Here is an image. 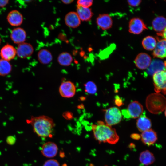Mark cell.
I'll return each instance as SVG.
<instances>
[{"label":"cell","mask_w":166,"mask_h":166,"mask_svg":"<svg viewBox=\"0 0 166 166\" xmlns=\"http://www.w3.org/2000/svg\"><path fill=\"white\" fill-rule=\"evenodd\" d=\"M160 36L163 37L164 38V39L166 40V27L161 34Z\"/></svg>","instance_id":"8d00e7d4"},{"label":"cell","mask_w":166,"mask_h":166,"mask_svg":"<svg viewBox=\"0 0 166 166\" xmlns=\"http://www.w3.org/2000/svg\"><path fill=\"white\" fill-rule=\"evenodd\" d=\"M59 91L62 97L65 98H70L75 95L76 87L73 82L66 81L61 83L59 87Z\"/></svg>","instance_id":"52a82bcc"},{"label":"cell","mask_w":166,"mask_h":166,"mask_svg":"<svg viewBox=\"0 0 166 166\" xmlns=\"http://www.w3.org/2000/svg\"><path fill=\"white\" fill-rule=\"evenodd\" d=\"M27 37L25 30L21 27H16L11 31L10 38L15 44L18 45L24 42Z\"/></svg>","instance_id":"4fadbf2b"},{"label":"cell","mask_w":166,"mask_h":166,"mask_svg":"<svg viewBox=\"0 0 166 166\" xmlns=\"http://www.w3.org/2000/svg\"><path fill=\"white\" fill-rule=\"evenodd\" d=\"M163 70H166V61L163 62L160 59H154L151 61L146 73L148 75H153L155 73Z\"/></svg>","instance_id":"7c38bea8"},{"label":"cell","mask_w":166,"mask_h":166,"mask_svg":"<svg viewBox=\"0 0 166 166\" xmlns=\"http://www.w3.org/2000/svg\"><path fill=\"white\" fill-rule=\"evenodd\" d=\"M12 69V66L9 61L0 59V76H5L9 74Z\"/></svg>","instance_id":"4316f807"},{"label":"cell","mask_w":166,"mask_h":166,"mask_svg":"<svg viewBox=\"0 0 166 166\" xmlns=\"http://www.w3.org/2000/svg\"><path fill=\"white\" fill-rule=\"evenodd\" d=\"M105 120L106 124L111 126L119 123L122 119L120 110L116 107H111L105 111Z\"/></svg>","instance_id":"277c9868"},{"label":"cell","mask_w":166,"mask_h":166,"mask_svg":"<svg viewBox=\"0 0 166 166\" xmlns=\"http://www.w3.org/2000/svg\"><path fill=\"white\" fill-rule=\"evenodd\" d=\"M58 151V147L55 143L48 141L43 144L42 147L41 152L45 157L53 158L56 155Z\"/></svg>","instance_id":"8fae6325"},{"label":"cell","mask_w":166,"mask_h":166,"mask_svg":"<svg viewBox=\"0 0 166 166\" xmlns=\"http://www.w3.org/2000/svg\"><path fill=\"white\" fill-rule=\"evenodd\" d=\"M165 116L166 117V107L165 109Z\"/></svg>","instance_id":"74e56055"},{"label":"cell","mask_w":166,"mask_h":166,"mask_svg":"<svg viewBox=\"0 0 166 166\" xmlns=\"http://www.w3.org/2000/svg\"><path fill=\"white\" fill-rule=\"evenodd\" d=\"M155 91L166 93V70L159 71L153 75Z\"/></svg>","instance_id":"5b68a950"},{"label":"cell","mask_w":166,"mask_h":166,"mask_svg":"<svg viewBox=\"0 0 166 166\" xmlns=\"http://www.w3.org/2000/svg\"><path fill=\"white\" fill-rule=\"evenodd\" d=\"M157 42L155 38L151 36H147L143 38L142 42L143 47L147 50H152L155 48Z\"/></svg>","instance_id":"484cf974"},{"label":"cell","mask_w":166,"mask_h":166,"mask_svg":"<svg viewBox=\"0 0 166 166\" xmlns=\"http://www.w3.org/2000/svg\"><path fill=\"white\" fill-rule=\"evenodd\" d=\"M151 61L150 56L144 53H141L138 54L134 60L136 66L141 70L147 69L150 65Z\"/></svg>","instance_id":"9c48e42d"},{"label":"cell","mask_w":166,"mask_h":166,"mask_svg":"<svg viewBox=\"0 0 166 166\" xmlns=\"http://www.w3.org/2000/svg\"><path fill=\"white\" fill-rule=\"evenodd\" d=\"M64 21L68 27L75 28L78 27L81 24V20L76 12L71 11L65 15Z\"/></svg>","instance_id":"9a60e30c"},{"label":"cell","mask_w":166,"mask_h":166,"mask_svg":"<svg viewBox=\"0 0 166 166\" xmlns=\"http://www.w3.org/2000/svg\"><path fill=\"white\" fill-rule=\"evenodd\" d=\"M1 42H2V40H1V38L0 37V45L1 44Z\"/></svg>","instance_id":"f35d334b"},{"label":"cell","mask_w":166,"mask_h":166,"mask_svg":"<svg viewBox=\"0 0 166 166\" xmlns=\"http://www.w3.org/2000/svg\"><path fill=\"white\" fill-rule=\"evenodd\" d=\"M139 160L143 165H148L154 162L155 158L152 153L148 150H146L140 153Z\"/></svg>","instance_id":"cb8c5ba5"},{"label":"cell","mask_w":166,"mask_h":166,"mask_svg":"<svg viewBox=\"0 0 166 166\" xmlns=\"http://www.w3.org/2000/svg\"><path fill=\"white\" fill-rule=\"evenodd\" d=\"M130 118H139L143 114L144 109L142 105L138 101H134L128 105L126 109Z\"/></svg>","instance_id":"ba28073f"},{"label":"cell","mask_w":166,"mask_h":166,"mask_svg":"<svg viewBox=\"0 0 166 166\" xmlns=\"http://www.w3.org/2000/svg\"><path fill=\"white\" fill-rule=\"evenodd\" d=\"M132 138L135 140H139L140 138V136L136 133H134L131 136Z\"/></svg>","instance_id":"e575fe53"},{"label":"cell","mask_w":166,"mask_h":166,"mask_svg":"<svg viewBox=\"0 0 166 166\" xmlns=\"http://www.w3.org/2000/svg\"><path fill=\"white\" fill-rule=\"evenodd\" d=\"M152 54L154 57L161 59L166 58V40L162 39L158 41Z\"/></svg>","instance_id":"d6986e66"},{"label":"cell","mask_w":166,"mask_h":166,"mask_svg":"<svg viewBox=\"0 0 166 166\" xmlns=\"http://www.w3.org/2000/svg\"><path fill=\"white\" fill-rule=\"evenodd\" d=\"M85 91L88 93L94 94L95 93L97 90V88L95 83L92 81L87 82L85 85Z\"/></svg>","instance_id":"83f0119b"},{"label":"cell","mask_w":166,"mask_h":166,"mask_svg":"<svg viewBox=\"0 0 166 166\" xmlns=\"http://www.w3.org/2000/svg\"><path fill=\"white\" fill-rule=\"evenodd\" d=\"M27 122L31 125L34 132L39 137L45 138L52 137L55 124L49 117L45 115L32 116L27 120Z\"/></svg>","instance_id":"6da1fadb"},{"label":"cell","mask_w":166,"mask_h":166,"mask_svg":"<svg viewBox=\"0 0 166 166\" xmlns=\"http://www.w3.org/2000/svg\"></svg>","instance_id":"ab89813d"},{"label":"cell","mask_w":166,"mask_h":166,"mask_svg":"<svg viewBox=\"0 0 166 166\" xmlns=\"http://www.w3.org/2000/svg\"><path fill=\"white\" fill-rule=\"evenodd\" d=\"M146 29L147 28L146 25L143 20L139 18H132L129 22L128 31L131 33L139 34Z\"/></svg>","instance_id":"8992f818"},{"label":"cell","mask_w":166,"mask_h":166,"mask_svg":"<svg viewBox=\"0 0 166 166\" xmlns=\"http://www.w3.org/2000/svg\"><path fill=\"white\" fill-rule=\"evenodd\" d=\"M94 136L99 143L115 144L119 140L116 130L101 121L92 126Z\"/></svg>","instance_id":"7a4b0ae2"},{"label":"cell","mask_w":166,"mask_h":166,"mask_svg":"<svg viewBox=\"0 0 166 166\" xmlns=\"http://www.w3.org/2000/svg\"><path fill=\"white\" fill-rule=\"evenodd\" d=\"M136 125L139 131L142 132L150 129L152 122L150 119L146 116L145 112L137 120Z\"/></svg>","instance_id":"ffe728a7"},{"label":"cell","mask_w":166,"mask_h":166,"mask_svg":"<svg viewBox=\"0 0 166 166\" xmlns=\"http://www.w3.org/2000/svg\"><path fill=\"white\" fill-rule=\"evenodd\" d=\"M43 166H60V164L57 160L51 159L46 161Z\"/></svg>","instance_id":"f546056e"},{"label":"cell","mask_w":166,"mask_h":166,"mask_svg":"<svg viewBox=\"0 0 166 166\" xmlns=\"http://www.w3.org/2000/svg\"><path fill=\"white\" fill-rule=\"evenodd\" d=\"M114 102L115 105L118 106H120L123 104V102L122 100L120 97L118 96H115Z\"/></svg>","instance_id":"d6a6232c"},{"label":"cell","mask_w":166,"mask_h":166,"mask_svg":"<svg viewBox=\"0 0 166 166\" xmlns=\"http://www.w3.org/2000/svg\"><path fill=\"white\" fill-rule=\"evenodd\" d=\"M147 109L151 113L157 114L161 113L166 107V98L162 94L153 93L149 94L146 100Z\"/></svg>","instance_id":"3957f363"},{"label":"cell","mask_w":166,"mask_h":166,"mask_svg":"<svg viewBox=\"0 0 166 166\" xmlns=\"http://www.w3.org/2000/svg\"><path fill=\"white\" fill-rule=\"evenodd\" d=\"M96 22L98 26L102 30L110 29L113 25V21L108 14H99L96 18Z\"/></svg>","instance_id":"5bb4252c"},{"label":"cell","mask_w":166,"mask_h":166,"mask_svg":"<svg viewBox=\"0 0 166 166\" xmlns=\"http://www.w3.org/2000/svg\"><path fill=\"white\" fill-rule=\"evenodd\" d=\"M152 25L157 35L160 36L166 27V18L162 16L157 17L152 21Z\"/></svg>","instance_id":"44dd1931"},{"label":"cell","mask_w":166,"mask_h":166,"mask_svg":"<svg viewBox=\"0 0 166 166\" xmlns=\"http://www.w3.org/2000/svg\"><path fill=\"white\" fill-rule=\"evenodd\" d=\"M81 21H88L90 20L93 14L89 8L82 7L77 5L76 12Z\"/></svg>","instance_id":"7402d4cb"},{"label":"cell","mask_w":166,"mask_h":166,"mask_svg":"<svg viewBox=\"0 0 166 166\" xmlns=\"http://www.w3.org/2000/svg\"><path fill=\"white\" fill-rule=\"evenodd\" d=\"M17 55L16 49L12 45L6 44L0 51L1 59L9 61L14 58Z\"/></svg>","instance_id":"2e32d148"},{"label":"cell","mask_w":166,"mask_h":166,"mask_svg":"<svg viewBox=\"0 0 166 166\" xmlns=\"http://www.w3.org/2000/svg\"><path fill=\"white\" fill-rule=\"evenodd\" d=\"M73 61L72 55L67 52H63L60 53L58 56L57 61L58 63L63 66L70 65Z\"/></svg>","instance_id":"d4e9b609"},{"label":"cell","mask_w":166,"mask_h":166,"mask_svg":"<svg viewBox=\"0 0 166 166\" xmlns=\"http://www.w3.org/2000/svg\"><path fill=\"white\" fill-rule=\"evenodd\" d=\"M9 0H0V7L5 6L9 3Z\"/></svg>","instance_id":"836d02e7"},{"label":"cell","mask_w":166,"mask_h":166,"mask_svg":"<svg viewBox=\"0 0 166 166\" xmlns=\"http://www.w3.org/2000/svg\"><path fill=\"white\" fill-rule=\"evenodd\" d=\"M141 0H128L127 2L128 4L131 7H135L139 6L141 2Z\"/></svg>","instance_id":"4dcf8cb0"},{"label":"cell","mask_w":166,"mask_h":166,"mask_svg":"<svg viewBox=\"0 0 166 166\" xmlns=\"http://www.w3.org/2000/svg\"><path fill=\"white\" fill-rule=\"evenodd\" d=\"M16 140L15 138L12 136H8L6 139V141L8 144L10 145L14 144Z\"/></svg>","instance_id":"1f68e13d"},{"label":"cell","mask_w":166,"mask_h":166,"mask_svg":"<svg viewBox=\"0 0 166 166\" xmlns=\"http://www.w3.org/2000/svg\"><path fill=\"white\" fill-rule=\"evenodd\" d=\"M37 58L39 62L44 65L50 63L53 60V56L51 52L46 49L40 50L37 54Z\"/></svg>","instance_id":"603a6c76"},{"label":"cell","mask_w":166,"mask_h":166,"mask_svg":"<svg viewBox=\"0 0 166 166\" xmlns=\"http://www.w3.org/2000/svg\"><path fill=\"white\" fill-rule=\"evenodd\" d=\"M92 0H79L77 2V5L86 8H89L93 4Z\"/></svg>","instance_id":"f1b7e54d"},{"label":"cell","mask_w":166,"mask_h":166,"mask_svg":"<svg viewBox=\"0 0 166 166\" xmlns=\"http://www.w3.org/2000/svg\"><path fill=\"white\" fill-rule=\"evenodd\" d=\"M34 49L29 43L23 42L18 45L16 49L17 55L21 58H26L30 56L33 53Z\"/></svg>","instance_id":"30bf717a"},{"label":"cell","mask_w":166,"mask_h":166,"mask_svg":"<svg viewBox=\"0 0 166 166\" xmlns=\"http://www.w3.org/2000/svg\"><path fill=\"white\" fill-rule=\"evenodd\" d=\"M62 2L65 4H69L72 3L73 0H62L61 1Z\"/></svg>","instance_id":"d590c367"},{"label":"cell","mask_w":166,"mask_h":166,"mask_svg":"<svg viewBox=\"0 0 166 166\" xmlns=\"http://www.w3.org/2000/svg\"><path fill=\"white\" fill-rule=\"evenodd\" d=\"M140 138L142 142L145 145L150 146L155 143L157 140L156 133L150 129L142 132Z\"/></svg>","instance_id":"e0dca14e"},{"label":"cell","mask_w":166,"mask_h":166,"mask_svg":"<svg viewBox=\"0 0 166 166\" xmlns=\"http://www.w3.org/2000/svg\"><path fill=\"white\" fill-rule=\"evenodd\" d=\"M7 20L9 24L14 26H20L23 21L22 14L18 11L12 10L9 12L7 17Z\"/></svg>","instance_id":"ac0fdd59"}]
</instances>
